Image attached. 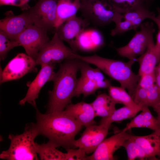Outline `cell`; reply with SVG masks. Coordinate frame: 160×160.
<instances>
[{
    "instance_id": "6da1fadb",
    "label": "cell",
    "mask_w": 160,
    "mask_h": 160,
    "mask_svg": "<svg viewBox=\"0 0 160 160\" xmlns=\"http://www.w3.org/2000/svg\"><path fill=\"white\" fill-rule=\"evenodd\" d=\"M36 109L39 135L47 138L56 148H74L75 137L82 126L64 111L43 114Z\"/></svg>"
},
{
    "instance_id": "7a4b0ae2",
    "label": "cell",
    "mask_w": 160,
    "mask_h": 160,
    "mask_svg": "<svg viewBox=\"0 0 160 160\" xmlns=\"http://www.w3.org/2000/svg\"><path fill=\"white\" fill-rule=\"evenodd\" d=\"M80 61L77 58H71L60 63L52 80L53 89L49 92L46 113L63 111L68 105L71 103L77 86V75L79 70Z\"/></svg>"
},
{
    "instance_id": "3957f363",
    "label": "cell",
    "mask_w": 160,
    "mask_h": 160,
    "mask_svg": "<svg viewBox=\"0 0 160 160\" xmlns=\"http://www.w3.org/2000/svg\"><path fill=\"white\" fill-rule=\"evenodd\" d=\"M76 58L94 65L101 71L118 81L121 87L128 90L132 96L137 85L140 76L132 71V67L134 60L127 62L103 57L96 54L83 56L78 54Z\"/></svg>"
},
{
    "instance_id": "277c9868",
    "label": "cell",
    "mask_w": 160,
    "mask_h": 160,
    "mask_svg": "<svg viewBox=\"0 0 160 160\" xmlns=\"http://www.w3.org/2000/svg\"><path fill=\"white\" fill-rule=\"evenodd\" d=\"M39 135L36 124L34 123L27 124L24 132L21 134H9V148L2 152L0 158L7 160H38L34 140Z\"/></svg>"
},
{
    "instance_id": "5b68a950",
    "label": "cell",
    "mask_w": 160,
    "mask_h": 160,
    "mask_svg": "<svg viewBox=\"0 0 160 160\" xmlns=\"http://www.w3.org/2000/svg\"><path fill=\"white\" fill-rule=\"evenodd\" d=\"M79 10L84 18L96 26L113 22L119 13L110 0H92L81 3Z\"/></svg>"
},
{
    "instance_id": "8992f818",
    "label": "cell",
    "mask_w": 160,
    "mask_h": 160,
    "mask_svg": "<svg viewBox=\"0 0 160 160\" xmlns=\"http://www.w3.org/2000/svg\"><path fill=\"white\" fill-rule=\"evenodd\" d=\"M75 53L66 46L55 33L52 38L46 43L38 52L35 61L41 66L61 63L65 60L75 58Z\"/></svg>"
},
{
    "instance_id": "52a82bcc",
    "label": "cell",
    "mask_w": 160,
    "mask_h": 160,
    "mask_svg": "<svg viewBox=\"0 0 160 160\" xmlns=\"http://www.w3.org/2000/svg\"><path fill=\"white\" fill-rule=\"evenodd\" d=\"M140 27V30L135 33L127 45L116 48L119 55L129 60H134L143 54L150 43L153 41V34L155 29L153 23H142Z\"/></svg>"
},
{
    "instance_id": "ba28073f",
    "label": "cell",
    "mask_w": 160,
    "mask_h": 160,
    "mask_svg": "<svg viewBox=\"0 0 160 160\" xmlns=\"http://www.w3.org/2000/svg\"><path fill=\"white\" fill-rule=\"evenodd\" d=\"M58 0H39L28 10L33 24L46 31L55 28Z\"/></svg>"
},
{
    "instance_id": "9c48e42d",
    "label": "cell",
    "mask_w": 160,
    "mask_h": 160,
    "mask_svg": "<svg viewBox=\"0 0 160 160\" xmlns=\"http://www.w3.org/2000/svg\"><path fill=\"white\" fill-rule=\"evenodd\" d=\"M47 32L33 24L21 33L16 41L24 48L27 54L35 60L40 49L50 40Z\"/></svg>"
},
{
    "instance_id": "30bf717a",
    "label": "cell",
    "mask_w": 160,
    "mask_h": 160,
    "mask_svg": "<svg viewBox=\"0 0 160 160\" xmlns=\"http://www.w3.org/2000/svg\"><path fill=\"white\" fill-rule=\"evenodd\" d=\"M35 60L23 53L17 54L7 64L0 79V84L21 78L26 74L37 71Z\"/></svg>"
},
{
    "instance_id": "8fae6325",
    "label": "cell",
    "mask_w": 160,
    "mask_h": 160,
    "mask_svg": "<svg viewBox=\"0 0 160 160\" xmlns=\"http://www.w3.org/2000/svg\"><path fill=\"white\" fill-rule=\"evenodd\" d=\"M110 127L102 124H94L86 127L80 137L75 140L74 148H82L86 154L93 153L107 136Z\"/></svg>"
},
{
    "instance_id": "7c38bea8",
    "label": "cell",
    "mask_w": 160,
    "mask_h": 160,
    "mask_svg": "<svg viewBox=\"0 0 160 160\" xmlns=\"http://www.w3.org/2000/svg\"><path fill=\"white\" fill-rule=\"evenodd\" d=\"M34 24L29 11L19 15H14L11 11L7 12L5 17L0 20V30L9 39L16 41L18 36L25 29Z\"/></svg>"
},
{
    "instance_id": "4fadbf2b",
    "label": "cell",
    "mask_w": 160,
    "mask_h": 160,
    "mask_svg": "<svg viewBox=\"0 0 160 160\" xmlns=\"http://www.w3.org/2000/svg\"><path fill=\"white\" fill-rule=\"evenodd\" d=\"M129 134L122 130L111 137L105 139L99 145L92 154L87 156V160H113V154L119 148L123 147L124 142L129 139Z\"/></svg>"
},
{
    "instance_id": "5bb4252c",
    "label": "cell",
    "mask_w": 160,
    "mask_h": 160,
    "mask_svg": "<svg viewBox=\"0 0 160 160\" xmlns=\"http://www.w3.org/2000/svg\"><path fill=\"white\" fill-rule=\"evenodd\" d=\"M55 64L41 66V68L34 79L29 84L28 88L25 97L19 102L23 105L27 102L36 109V100L38 97L40 90L48 81H52L55 72L54 71Z\"/></svg>"
},
{
    "instance_id": "9a60e30c",
    "label": "cell",
    "mask_w": 160,
    "mask_h": 160,
    "mask_svg": "<svg viewBox=\"0 0 160 160\" xmlns=\"http://www.w3.org/2000/svg\"><path fill=\"white\" fill-rule=\"evenodd\" d=\"M90 23L87 19L75 15L55 28V32L60 39L68 43L71 48L76 37Z\"/></svg>"
},
{
    "instance_id": "2e32d148",
    "label": "cell",
    "mask_w": 160,
    "mask_h": 160,
    "mask_svg": "<svg viewBox=\"0 0 160 160\" xmlns=\"http://www.w3.org/2000/svg\"><path fill=\"white\" fill-rule=\"evenodd\" d=\"M104 43L103 36L99 31L94 29L85 28L76 37L71 48L76 53L78 50L92 52L101 48Z\"/></svg>"
},
{
    "instance_id": "e0dca14e",
    "label": "cell",
    "mask_w": 160,
    "mask_h": 160,
    "mask_svg": "<svg viewBox=\"0 0 160 160\" xmlns=\"http://www.w3.org/2000/svg\"><path fill=\"white\" fill-rule=\"evenodd\" d=\"M129 138L140 146L149 159L160 160V128L154 130L150 134L145 136L130 134Z\"/></svg>"
},
{
    "instance_id": "ac0fdd59",
    "label": "cell",
    "mask_w": 160,
    "mask_h": 160,
    "mask_svg": "<svg viewBox=\"0 0 160 160\" xmlns=\"http://www.w3.org/2000/svg\"><path fill=\"white\" fill-rule=\"evenodd\" d=\"M67 114L74 118L82 126L86 127L95 124L96 117L91 103L80 102L68 105L64 110Z\"/></svg>"
},
{
    "instance_id": "d6986e66",
    "label": "cell",
    "mask_w": 160,
    "mask_h": 160,
    "mask_svg": "<svg viewBox=\"0 0 160 160\" xmlns=\"http://www.w3.org/2000/svg\"><path fill=\"white\" fill-rule=\"evenodd\" d=\"M160 60L155 49L154 41L151 42L144 53L136 59L139 68L138 75H143L153 73L155 68Z\"/></svg>"
},
{
    "instance_id": "ffe728a7",
    "label": "cell",
    "mask_w": 160,
    "mask_h": 160,
    "mask_svg": "<svg viewBox=\"0 0 160 160\" xmlns=\"http://www.w3.org/2000/svg\"><path fill=\"white\" fill-rule=\"evenodd\" d=\"M137 85L146 89L149 106L157 112L160 106V95L155 83L153 73L140 76Z\"/></svg>"
},
{
    "instance_id": "44dd1931",
    "label": "cell",
    "mask_w": 160,
    "mask_h": 160,
    "mask_svg": "<svg viewBox=\"0 0 160 160\" xmlns=\"http://www.w3.org/2000/svg\"><path fill=\"white\" fill-rule=\"evenodd\" d=\"M141 111L127 124L123 131H126L134 128H147L153 130L160 128L157 119L153 115L148 107H143Z\"/></svg>"
},
{
    "instance_id": "7402d4cb",
    "label": "cell",
    "mask_w": 160,
    "mask_h": 160,
    "mask_svg": "<svg viewBox=\"0 0 160 160\" xmlns=\"http://www.w3.org/2000/svg\"><path fill=\"white\" fill-rule=\"evenodd\" d=\"M81 6L80 0H58L55 28L70 17L76 15Z\"/></svg>"
},
{
    "instance_id": "603a6c76",
    "label": "cell",
    "mask_w": 160,
    "mask_h": 160,
    "mask_svg": "<svg viewBox=\"0 0 160 160\" xmlns=\"http://www.w3.org/2000/svg\"><path fill=\"white\" fill-rule=\"evenodd\" d=\"M95 116L104 117L108 116L116 109L117 103L109 95L105 93L98 95L91 103Z\"/></svg>"
},
{
    "instance_id": "cb8c5ba5",
    "label": "cell",
    "mask_w": 160,
    "mask_h": 160,
    "mask_svg": "<svg viewBox=\"0 0 160 160\" xmlns=\"http://www.w3.org/2000/svg\"><path fill=\"white\" fill-rule=\"evenodd\" d=\"M142 107L133 108L124 105L116 109L109 116L102 117L100 124H104L110 127L113 122H121L127 119L133 118L142 109Z\"/></svg>"
},
{
    "instance_id": "d4e9b609",
    "label": "cell",
    "mask_w": 160,
    "mask_h": 160,
    "mask_svg": "<svg viewBox=\"0 0 160 160\" xmlns=\"http://www.w3.org/2000/svg\"><path fill=\"white\" fill-rule=\"evenodd\" d=\"M56 148L49 141L41 144L36 143V151L41 160H67V153H63Z\"/></svg>"
},
{
    "instance_id": "484cf974",
    "label": "cell",
    "mask_w": 160,
    "mask_h": 160,
    "mask_svg": "<svg viewBox=\"0 0 160 160\" xmlns=\"http://www.w3.org/2000/svg\"><path fill=\"white\" fill-rule=\"evenodd\" d=\"M122 15V19L131 22L136 30L145 19L153 20L156 17L148 7H141Z\"/></svg>"
},
{
    "instance_id": "4316f807",
    "label": "cell",
    "mask_w": 160,
    "mask_h": 160,
    "mask_svg": "<svg viewBox=\"0 0 160 160\" xmlns=\"http://www.w3.org/2000/svg\"><path fill=\"white\" fill-rule=\"evenodd\" d=\"M109 95L117 103L133 108L140 107L134 101L131 96L121 87L110 85L108 88Z\"/></svg>"
},
{
    "instance_id": "83f0119b",
    "label": "cell",
    "mask_w": 160,
    "mask_h": 160,
    "mask_svg": "<svg viewBox=\"0 0 160 160\" xmlns=\"http://www.w3.org/2000/svg\"><path fill=\"white\" fill-rule=\"evenodd\" d=\"M117 12L122 14L142 7H148L146 0H110Z\"/></svg>"
},
{
    "instance_id": "f1b7e54d",
    "label": "cell",
    "mask_w": 160,
    "mask_h": 160,
    "mask_svg": "<svg viewBox=\"0 0 160 160\" xmlns=\"http://www.w3.org/2000/svg\"><path fill=\"white\" fill-rule=\"evenodd\" d=\"M79 70L81 77L93 81L96 85L105 79L101 71L97 68H94L89 65V63L81 60Z\"/></svg>"
},
{
    "instance_id": "f546056e",
    "label": "cell",
    "mask_w": 160,
    "mask_h": 160,
    "mask_svg": "<svg viewBox=\"0 0 160 160\" xmlns=\"http://www.w3.org/2000/svg\"><path fill=\"white\" fill-rule=\"evenodd\" d=\"M123 147L126 151L129 160H134L136 158L141 160L149 159L147 155L140 146L129 138L124 142Z\"/></svg>"
},
{
    "instance_id": "4dcf8cb0",
    "label": "cell",
    "mask_w": 160,
    "mask_h": 160,
    "mask_svg": "<svg viewBox=\"0 0 160 160\" xmlns=\"http://www.w3.org/2000/svg\"><path fill=\"white\" fill-rule=\"evenodd\" d=\"M97 89L93 81L80 77L78 80L74 96H79L82 94L85 97L94 94Z\"/></svg>"
},
{
    "instance_id": "1f68e13d",
    "label": "cell",
    "mask_w": 160,
    "mask_h": 160,
    "mask_svg": "<svg viewBox=\"0 0 160 160\" xmlns=\"http://www.w3.org/2000/svg\"><path fill=\"white\" fill-rule=\"evenodd\" d=\"M115 27L111 32L112 36L122 34L131 30H136L131 22L122 19V14L118 13L114 18L113 21Z\"/></svg>"
},
{
    "instance_id": "d6a6232c",
    "label": "cell",
    "mask_w": 160,
    "mask_h": 160,
    "mask_svg": "<svg viewBox=\"0 0 160 160\" xmlns=\"http://www.w3.org/2000/svg\"><path fill=\"white\" fill-rule=\"evenodd\" d=\"M20 46L16 41L10 40L6 34L0 30V60H4L8 52L14 47Z\"/></svg>"
},
{
    "instance_id": "836d02e7",
    "label": "cell",
    "mask_w": 160,
    "mask_h": 160,
    "mask_svg": "<svg viewBox=\"0 0 160 160\" xmlns=\"http://www.w3.org/2000/svg\"><path fill=\"white\" fill-rule=\"evenodd\" d=\"M131 97L137 105L142 107H149L147 92L145 89L137 85Z\"/></svg>"
},
{
    "instance_id": "e575fe53",
    "label": "cell",
    "mask_w": 160,
    "mask_h": 160,
    "mask_svg": "<svg viewBox=\"0 0 160 160\" xmlns=\"http://www.w3.org/2000/svg\"><path fill=\"white\" fill-rule=\"evenodd\" d=\"M66 150L67 152V160H87L86 153L82 148L75 149L73 148H68Z\"/></svg>"
},
{
    "instance_id": "d590c367",
    "label": "cell",
    "mask_w": 160,
    "mask_h": 160,
    "mask_svg": "<svg viewBox=\"0 0 160 160\" xmlns=\"http://www.w3.org/2000/svg\"><path fill=\"white\" fill-rule=\"evenodd\" d=\"M26 0H0V5H11L23 7L24 9L28 6Z\"/></svg>"
},
{
    "instance_id": "8d00e7d4",
    "label": "cell",
    "mask_w": 160,
    "mask_h": 160,
    "mask_svg": "<svg viewBox=\"0 0 160 160\" xmlns=\"http://www.w3.org/2000/svg\"><path fill=\"white\" fill-rule=\"evenodd\" d=\"M153 74L155 83L160 95V60L155 68Z\"/></svg>"
},
{
    "instance_id": "74e56055",
    "label": "cell",
    "mask_w": 160,
    "mask_h": 160,
    "mask_svg": "<svg viewBox=\"0 0 160 160\" xmlns=\"http://www.w3.org/2000/svg\"><path fill=\"white\" fill-rule=\"evenodd\" d=\"M159 31L156 36V43L155 44V49L157 53L160 57V29Z\"/></svg>"
},
{
    "instance_id": "f35d334b",
    "label": "cell",
    "mask_w": 160,
    "mask_h": 160,
    "mask_svg": "<svg viewBox=\"0 0 160 160\" xmlns=\"http://www.w3.org/2000/svg\"><path fill=\"white\" fill-rule=\"evenodd\" d=\"M156 113H157V116L156 118L157 120L159 126V128H160V106L158 111Z\"/></svg>"
},
{
    "instance_id": "ab89813d",
    "label": "cell",
    "mask_w": 160,
    "mask_h": 160,
    "mask_svg": "<svg viewBox=\"0 0 160 160\" xmlns=\"http://www.w3.org/2000/svg\"><path fill=\"white\" fill-rule=\"evenodd\" d=\"M153 21L155 22V23L157 25L159 29H160V20L156 18V17L153 20Z\"/></svg>"
},
{
    "instance_id": "60d3db41",
    "label": "cell",
    "mask_w": 160,
    "mask_h": 160,
    "mask_svg": "<svg viewBox=\"0 0 160 160\" xmlns=\"http://www.w3.org/2000/svg\"><path fill=\"white\" fill-rule=\"evenodd\" d=\"M157 10L158 12V16L156 17L158 19L160 20V9L158 8L157 9Z\"/></svg>"
},
{
    "instance_id": "b9f144b4",
    "label": "cell",
    "mask_w": 160,
    "mask_h": 160,
    "mask_svg": "<svg viewBox=\"0 0 160 160\" xmlns=\"http://www.w3.org/2000/svg\"><path fill=\"white\" fill-rule=\"evenodd\" d=\"M81 2V3L85 2L87 1H90L92 0H80Z\"/></svg>"
},
{
    "instance_id": "7bdbcfd3",
    "label": "cell",
    "mask_w": 160,
    "mask_h": 160,
    "mask_svg": "<svg viewBox=\"0 0 160 160\" xmlns=\"http://www.w3.org/2000/svg\"><path fill=\"white\" fill-rule=\"evenodd\" d=\"M146 0L150 3V2H151V1H152L153 0Z\"/></svg>"
},
{
    "instance_id": "ee69618b",
    "label": "cell",
    "mask_w": 160,
    "mask_h": 160,
    "mask_svg": "<svg viewBox=\"0 0 160 160\" xmlns=\"http://www.w3.org/2000/svg\"><path fill=\"white\" fill-rule=\"evenodd\" d=\"M29 0H26V1L28 2V1H29Z\"/></svg>"
}]
</instances>
